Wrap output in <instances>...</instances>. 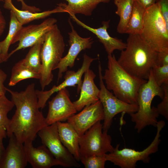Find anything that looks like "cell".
Masks as SVG:
<instances>
[{
	"label": "cell",
	"mask_w": 168,
	"mask_h": 168,
	"mask_svg": "<svg viewBox=\"0 0 168 168\" xmlns=\"http://www.w3.org/2000/svg\"><path fill=\"white\" fill-rule=\"evenodd\" d=\"M16 110L7 128L9 138L13 134L17 140L24 143L32 142L39 131L47 125L45 118L39 110L38 98L34 83L20 92L7 88Z\"/></svg>",
	"instance_id": "obj_1"
},
{
	"label": "cell",
	"mask_w": 168,
	"mask_h": 168,
	"mask_svg": "<svg viewBox=\"0 0 168 168\" xmlns=\"http://www.w3.org/2000/svg\"><path fill=\"white\" fill-rule=\"evenodd\" d=\"M126 44L117 60L118 63L132 75L147 80L156 64L158 52L139 34H128Z\"/></svg>",
	"instance_id": "obj_2"
},
{
	"label": "cell",
	"mask_w": 168,
	"mask_h": 168,
	"mask_svg": "<svg viewBox=\"0 0 168 168\" xmlns=\"http://www.w3.org/2000/svg\"><path fill=\"white\" fill-rule=\"evenodd\" d=\"M106 87L117 98L126 103L138 105L137 97L141 86L147 80L135 77L123 69L114 54L108 55L107 68L102 75Z\"/></svg>",
	"instance_id": "obj_3"
},
{
	"label": "cell",
	"mask_w": 168,
	"mask_h": 168,
	"mask_svg": "<svg viewBox=\"0 0 168 168\" xmlns=\"http://www.w3.org/2000/svg\"><path fill=\"white\" fill-rule=\"evenodd\" d=\"M156 96L162 99L164 92L162 87L156 83L152 69L147 82L141 86L138 91V110L130 114L131 121L135 124L134 128L137 133H140L147 126L156 127L159 115L156 107L151 106L152 101Z\"/></svg>",
	"instance_id": "obj_4"
},
{
	"label": "cell",
	"mask_w": 168,
	"mask_h": 168,
	"mask_svg": "<svg viewBox=\"0 0 168 168\" xmlns=\"http://www.w3.org/2000/svg\"><path fill=\"white\" fill-rule=\"evenodd\" d=\"M65 46L63 37L56 24L45 35L41 48V68L39 80L42 90L52 81V71L63 57Z\"/></svg>",
	"instance_id": "obj_5"
},
{
	"label": "cell",
	"mask_w": 168,
	"mask_h": 168,
	"mask_svg": "<svg viewBox=\"0 0 168 168\" xmlns=\"http://www.w3.org/2000/svg\"><path fill=\"white\" fill-rule=\"evenodd\" d=\"M165 125L164 121H158L156 127V133L153 140L148 147L142 151H138L126 148L119 150L120 144H117L112 152L105 154L106 161L121 168H135L137 166L136 163L139 161L145 163H149L150 160V155L157 152L158 150L161 141V132Z\"/></svg>",
	"instance_id": "obj_6"
},
{
	"label": "cell",
	"mask_w": 168,
	"mask_h": 168,
	"mask_svg": "<svg viewBox=\"0 0 168 168\" xmlns=\"http://www.w3.org/2000/svg\"><path fill=\"white\" fill-rule=\"evenodd\" d=\"M140 35L156 51L168 49V27L157 3L146 9Z\"/></svg>",
	"instance_id": "obj_7"
},
{
	"label": "cell",
	"mask_w": 168,
	"mask_h": 168,
	"mask_svg": "<svg viewBox=\"0 0 168 168\" xmlns=\"http://www.w3.org/2000/svg\"><path fill=\"white\" fill-rule=\"evenodd\" d=\"M99 121L79 136L80 157L92 155L105 156L112 152V138L108 130H103V125Z\"/></svg>",
	"instance_id": "obj_8"
},
{
	"label": "cell",
	"mask_w": 168,
	"mask_h": 168,
	"mask_svg": "<svg viewBox=\"0 0 168 168\" xmlns=\"http://www.w3.org/2000/svg\"><path fill=\"white\" fill-rule=\"evenodd\" d=\"M102 68L99 61L98 72L100 91L98 97L103 107L104 114L103 130H108L113 122V118L117 114L122 113L129 114L137 112V105L129 104L120 100L110 91L105 86L102 78Z\"/></svg>",
	"instance_id": "obj_9"
},
{
	"label": "cell",
	"mask_w": 168,
	"mask_h": 168,
	"mask_svg": "<svg viewBox=\"0 0 168 168\" xmlns=\"http://www.w3.org/2000/svg\"><path fill=\"white\" fill-rule=\"evenodd\" d=\"M43 145L54 158L65 167H77L80 165L62 143L58 132L56 123L46 125L38 132Z\"/></svg>",
	"instance_id": "obj_10"
},
{
	"label": "cell",
	"mask_w": 168,
	"mask_h": 168,
	"mask_svg": "<svg viewBox=\"0 0 168 168\" xmlns=\"http://www.w3.org/2000/svg\"><path fill=\"white\" fill-rule=\"evenodd\" d=\"M57 22L56 18H49L38 24L23 26L14 38L12 44L17 42L18 44L8 54L9 58L18 51L33 46L44 37Z\"/></svg>",
	"instance_id": "obj_11"
},
{
	"label": "cell",
	"mask_w": 168,
	"mask_h": 168,
	"mask_svg": "<svg viewBox=\"0 0 168 168\" xmlns=\"http://www.w3.org/2000/svg\"><path fill=\"white\" fill-rule=\"evenodd\" d=\"M83 61L81 67L77 71H66L64 77V80L58 86L54 85L49 90L46 91L36 90L39 108L43 109L46 103L54 93L69 86L75 87L77 85V92H80L82 80V77L85 72L89 68L92 62L96 58H92L85 54L83 56Z\"/></svg>",
	"instance_id": "obj_12"
},
{
	"label": "cell",
	"mask_w": 168,
	"mask_h": 168,
	"mask_svg": "<svg viewBox=\"0 0 168 168\" xmlns=\"http://www.w3.org/2000/svg\"><path fill=\"white\" fill-rule=\"evenodd\" d=\"M77 111L69 98L66 88L58 92L57 94L49 102L48 113L45 120L47 125L58 122L67 120Z\"/></svg>",
	"instance_id": "obj_13"
},
{
	"label": "cell",
	"mask_w": 168,
	"mask_h": 168,
	"mask_svg": "<svg viewBox=\"0 0 168 168\" xmlns=\"http://www.w3.org/2000/svg\"><path fill=\"white\" fill-rule=\"evenodd\" d=\"M69 22L71 28L68 33L70 47L67 54L62 58L55 68V70L58 69V82L62 77L63 73L67 71L68 67L72 68L74 66L75 60L79 53L82 50L91 48L94 42L91 37H81L74 28L70 20Z\"/></svg>",
	"instance_id": "obj_14"
},
{
	"label": "cell",
	"mask_w": 168,
	"mask_h": 168,
	"mask_svg": "<svg viewBox=\"0 0 168 168\" xmlns=\"http://www.w3.org/2000/svg\"><path fill=\"white\" fill-rule=\"evenodd\" d=\"M79 113L69 117L67 122L75 129L79 136L99 121L104 119L102 104L99 100L85 106Z\"/></svg>",
	"instance_id": "obj_15"
},
{
	"label": "cell",
	"mask_w": 168,
	"mask_h": 168,
	"mask_svg": "<svg viewBox=\"0 0 168 168\" xmlns=\"http://www.w3.org/2000/svg\"><path fill=\"white\" fill-rule=\"evenodd\" d=\"M69 14L72 20L78 25L96 35L99 41L103 44L108 55L112 54L115 50L121 51L126 48V43H124L121 40L111 37L108 33L107 29L109 26L110 20L103 21L102 26L98 28H94L81 21L75 15L72 14Z\"/></svg>",
	"instance_id": "obj_16"
},
{
	"label": "cell",
	"mask_w": 168,
	"mask_h": 168,
	"mask_svg": "<svg viewBox=\"0 0 168 168\" xmlns=\"http://www.w3.org/2000/svg\"><path fill=\"white\" fill-rule=\"evenodd\" d=\"M27 159L33 168H49L60 165V163L54 158L48 149L42 145L34 147L32 142L24 143Z\"/></svg>",
	"instance_id": "obj_17"
},
{
	"label": "cell",
	"mask_w": 168,
	"mask_h": 168,
	"mask_svg": "<svg viewBox=\"0 0 168 168\" xmlns=\"http://www.w3.org/2000/svg\"><path fill=\"white\" fill-rule=\"evenodd\" d=\"M8 144L0 168H24L28 162L24 143L12 134L9 137Z\"/></svg>",
	"instance_id": "obj_18"
},
{
	"label": "cell",
	"mask_w": 168,
	"mask_h": 168,
	"mask_svg": "<svg viewBox=\"0 0 168 168\" xmlns=\"http://www.w3.org/2000/svg\"><path fill=\"white\" fill-rule=\"evenodd\" d=\"M96 76L95 73L90 68L85 72L80 97L77 100L73 102L77 111H80L86 106L99 100L100 89L94 81Z\"/></svg>",
	"instance_id": "obj_19"
},
{
	"label": "cell",
	"mask_w": 168,
	"mask_h": 168,
	"mask_svg": "<svg viewBox=\"0 0 168 168\" xmlns=\"http://www.w3.org/2000/svg\"><path fill=\"white\" fill-rule=\"evenodd\" d=\"M56 124L62 143L77 161H80L79 135L68 122H58Z\"/></svg>",
	"instance_id": "obj_20"
},
{
	"label": "cell",
	"mask_w": 168,
	"mask_h": 168,
	"mask_svg": "<svg viewBox=\"0 0 168 168\" xmlns=\"http://www.w3.org/2000/svg\"><path fill=\"white\" fill-rule=\"evenodd\" d=\"M57 5L58 6L52 10L37 12L19 10L16 8L12 2L4 5L3 7L5 9L13 11L19 21L23 26L34 20L45 18L53 14L67 12L62 7Z\"/></svg>",
	"instance_id": "obj_21"
},
{
	"label": "cell",
	"mask_w": 168,
	"mask_h": 168,
	"mask_svg": "<svg viewBox=\"0 0 168 168\" xmlns=\"http://www.w3.org/2000/svg\"><path fill=\"white\" fill-rule=\"evenodd\" d=\"M68 4L61 3L58 4L62 7L69 14H76L90 16L97 5L101 3H108L111 0H64Z\"/></svg>",
	"instance_id": "obj_22"
},
{
	"label": "cell",
	"mask_w": 168,
	"mask_h": 168,
	"mask_svg": "<svg viewBox=\"0 0 168 168\" xmlns=\"http://www.w3.org/2000/svg\"><path fill=\"white\" fill-rule=\"evenodd\" d=\"M117 7L115 13L119 17L117 27L119 34H125L132 14L134 0H113Z\"/></svg>",
	"instance_id": "obj_23"
},
{
	"label": "cell",
	"mask_w": 168,
	"mask_h": 168,
	"mask_svg": "<svg viewBox=\"0 0 168 168\" xmlns=\"http://www.w3.org/2000/svg\"><path fill=\"white\" fill-rule=\"evenodd\" d=\"M40 77V73L26 66L22 59L13 67L8 85L13 86L22 80L31 78L39 79Z\"/></svg>",
	"instance_id": "obj_24"
},
{
	"label": "cell",
	"mask_w": 168,
	"mask_h": 168,
	"mask_svg": "<svg viewBox=\"0 0 168 168\" xmlns=\"http://www.w3.org/2000/svg\"><path fill=\"white\" fill-rule=\"evenodd\" d=\"M146 10L144 7L134 1L132 12L125 34H140Z\"/></svg>",
	"instance_id": "obj_25"
},
{
	"label": "cell",
	"mask_w": 168,
	"mask_h": 168,
	"mask_svg": "<svg viewBox=\"0 0 168 168\" xmlns=\"http://www.w3.org/2000/svg\"><path fill=\"white\" fill-rule=\"evenodd\" d=\"M23 26L19 21L14 13L10 11V21L8 34L5 39L0 42V48L5 62L8 59V51L9 47L12 44L13 40L17 32Z\"/></svg>",
	"instance_id": "obj_26"
},
{
	"label": "cell",
	"mask_w": 168,
	"mask_h": 168,
	"mask_svg": "<svg viewBox=\"0 0 168 168\" xmlns=\"http://www.w3.org/2000/svg\"><path fill=\"white\" fill-rule=\"evenodd\" d=\"M44 36L31 47L25 58L22 59L26 66L40 74L41 68L40 52Z\"/></svg>",
	"instance_id": "obj_27"
},
{
	"label": "cell",
	"mask_w": 168,
	"mask_h": 168,
	"mask_svg": "<svg viewBox=\"0 0 168 168\" xmlns=\"http://www.w3.org/2000/svg\"><path fill=\"white\" fill-rule=\"evenodd\" d=\"M14 105L5 95L0 96V135L6 138V130L10 119L7 116L8 113L13 108Z\"/></svg>",
	"instance_id": "obj_28"
},
{
	"label": "cell",
	"mask_w": 168,
	"mask_h": 168,
	"mask_svg": "<svg viewBox=\"0 0 168 168\" xmlns=\"http://www.w3.org/2000/svg\"><path fill=\"white\" fill-rule=\"evenodd\" d=\"M80 161L85 168H104L106 160L105 155H92L81 157Z\"/></svg>",
	"instance_id": "obj_29"
},
{
	"label": "cell",
	"mask_w": 168,
	"mask_h": 168,
	"mask_svg": "<svg viewBox=\"0 0 168 168\" xmlns=\"http://www.w3.org/2000/svg\"><path fill=\"white\" fill-rule=\"evenodd\" d=\"M153 76L156 84L159 86L168 84V65L159 66L154 65L152 68Z\"/></svg>",
	"instance_id": "obj_30"
},
{
	"label": "cell",
	"mask_w": 168,
	"mask_h": 168,
	"mask_svg": "<svg viewBox=\"0 0 168 168\" xmlns=\"http://www.w3.org/2000/svg\"><path fill=\"white\" fill-rule=\"evenodd\" d=\"M164 96L161 102L157 106L156 109L159 115H161L168 120V84L161 86Z\"/></svg>",
	"instance_id": "obj_31"
},
{
	"label": "cell",
	"mask_w": 168,
	"mask_h": 168,
	"mask_svg": "<svg viewBox=\"0 0 168 168\" xmlns=\"http://www.w3.org/2000/svg\"><path fill=\"white\" fill-rule=\"evenodd\" d=\"M160 11L166 26L168 27V0H157Z\"/></svg>",
	"instance_id": "obj_32"
},
{
	"label": "cell",
	"mask_w": 168,
	"mask_h": 168,
	"mask_svg": "<svg viewBox=\"0 0 168 168\" xmlns=\"http://www.w3.org/2000/svg\"><path fill=\"white\" fill-rule=\"evenodd\" d=\"M156 65L159 66L168 65V49L158 52Z\"/></svg>",
	"instance_id": "obj_33"
},
{
	"label": "cell",
	"mask_w": 168,
	"mask_h": 168,
	"mask_svg": "<svg viewBox=\"0 0 168 168\" xmlns=\"http://www.w3.org/2000/svg\"><path fill=\"white\" fill-rule=\"evenodd\" d=\"M7 78V74L0 68V96L5 95L7 91V88L4 85Z\"/></svg>",
	"instance_id": "obj_34"
},
{
	"label": "cell",
	"mask_w": 168,
	"mask_h": 168,
	"mask_svg": "<svg viewBox=\"0 0 168 168\" xmlns=\"http://www.w3.org/2000/svg\"><path fill=\"white\" fill-rule=\"evenodd\" d=\"M17 1L21 2V10H22L28 11L32 12H39L40 9L35 6H30L27 5L24 0H17Z\"/></svg>",
	"instance_id": "obj_35"
},
{
	"label": "cell",
	"mask_w": 168,
	"mask_h": 168,
	"mask_svg": "<svg viewBox=\"0 0 168 168\" xmlns=\"http://www.w3.org/2000/svg\"><path fill=\"white\" fill-rule=\"evenodd\" d=\"M6 26V21L0 8V37L3 33Z\"/></svg>",
	"instance_id": "obj_36"
},
{
	"label": "cell",
	"mask_w": 168,
	"mask_h": 168,
	"mask_svg": "<svg viewBox=\"0 0 168 168\" xmlns=\"http://www.w3.org/2000/svg\"><path fill=\"white\" fill-rule=\"evenodd\" d=\"M147 9L152 6L156 2L157 0H134Z\"/></svg>",
	"instance_id": "obj_37"
},
{
	"label": "cell",
	"mask_w": 168,
	"mask_h": 168,
	"mask_svg": "<svg viewBox=\"0 0 168 168\" xmlns=\"http://www.w3.org/2000/svg\"><path fill=\"white\" fill-rule=\"evenodd\" d=\"M3 138L0 135V168L3 161L5 152V149L2 142Z\"/></svg>",
	"instance_id": "obj_38"
},
{
	"label": "cell",
	"mask_w": 168,
	"mask_h": 168,
	"mask_svg": "<svg viewBox=\"0 0 168 168\" xmlns=\"http://www.w3.org/2000/svg\"><path fill=\"white\" fill-rule=\"evenodd\" d=\"M3 62H5V61L3 57L2 51L0 48V64Z\"/></svg>",
	"instance_id": "obj_39"
},
{
	"label": "cell",
	"mask_w": 168,
	"mask_h": 168,
	"mask_svg": "<svg viewBox=\"0 0 168 168\" xmlns=\"http://www.w3.org/2000/svg\"><path fill=\"white\" fill-rule=\"evenodd\" d=\"M4 4H7L12 2V0H4Z\"/></svg>",
	"instance_id": "obj_40"
},
{
	"label": "cell",
	"mask_w": 168,
	"mask_h": 168,
	"mask_svg": "<svg viewBox=\"0 0 168 168\" xmlns=\"http://www.w3.org/2000/svg\"><path fill=\"white\" fill-rule=\"evenodd\" d=\"M4 2V0H0V2Z\"/></svg>",
	"instance_id": "obj_41"
}]
</instances>
